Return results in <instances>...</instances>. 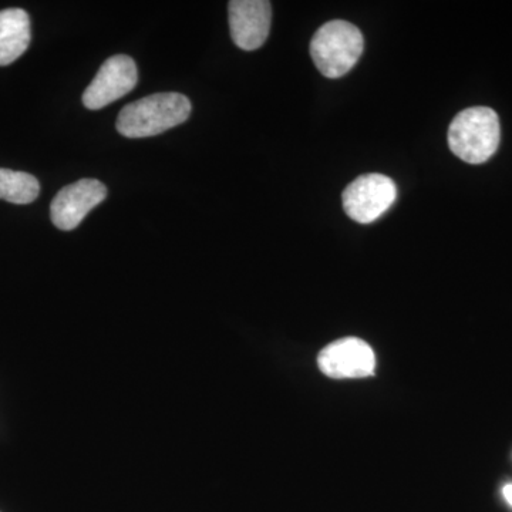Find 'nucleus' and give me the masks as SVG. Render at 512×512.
I'll list each match as a JSON object with an SVG mask.
<instances>
[{"label": "nucleus", "instance_id": "1", "mask_svg": "<svg viewBox=\"0 0 512 512\" xmlns=\"http://www.w3.org/2000/svg\"><path fill=\"white\" fill-rule=\"evenodd\" d=\"M191 110V101L184 94H151L127 104L120 111L116 128L127 138L154 137L185 123Z\"/></svg>", "mask_w": 512, "mask_h": 512}, {"label": "nucleus", "instance_id": "2", "mask_svg": "<svg viewBox=\"0 0 512 512\" xmlns=\"http://www.w3.org/2000/svg\"><path fill=\"white\" fill-rule=\"evenodd\" d=\"M500 119L488 107H470L458 113L448 128V146L468 164H483L500 146Z\"/></svg>", "mask_w": 512, "mask_h": 512}, {"label": "nucleus", "instance_id": "3", "mask_svg": "<svg viewBox=\"0 0 512 512\" xmlns=\"http://www.w3.org/2000/svg\"><path fill=\"white\" fill-rule=\"evenodd\" d=\"M365 47L362 32L345 20H332L318 29L311 42L313 63L329 79H339L355 67Z\"/></svg>", "mask_w": 512, "mask_h": 512}, {"label": "nucleus", "instance_id": "4", "mask_svg": "<svg viewBox=\"0 0 512 512\" xmlns=\"http://www.w3.org/2000/svg\"><path fill=\"white\" fill-rule=\"evenodd\" d=\"M396 197V184L386 175H360L343 192V208L353 221L370 224L392 207Z\"/></svg>", "mask_w": 512, "mask_h": 512}, {"label": "nucleus", "instance_id": "5", "mask_svg": "<svg viewBox=\"0 0 512 512\" xmlns=\"http://www.w3.org/2000/svg\"><path fill=\"white\" fill-rule=\"evenodd\" d=\"M318 366L332 379H363L375 375L376 355L365 340L343 338L320 350Z\"/></svg>", "mask_w": 512, "mask_h": 512}, {"label": "nucleus", "instance_id": "6", "mask_svg": "<svg viewBox=\"0 0 512 512\" xmlns=\"http://www.w3.org/2000/svg\"><path fill=\"white\" fill-rule=\"evenodd\" d=\"M138 72L130 56L117 55L101 64L99 72L83 93L86 109L100 110L136 89Z\"/></svg>", "mask_w": 512, "mask_h": 512}, {"label": "nucleus", "instance_id": "7", "mask_svg": "<svg viewBox=\"0 0 512 512\" xmlns=\"http://www.w3.org/2000/svg\"><path fill=\"white\" fill-rule=\"evenodd\" d=\"M106 185L94 178H82L57 192L50 205L53 225L62 231H73L89 212L106 200Z\"/></svg>", "mask_w": 512, "mask_h": 512}, {"label": "nucleus", "instance_id": "8", "mask_svg": "<svg viewBox=\"0 0 512 512\" xmlns=\"http://www.w3.org/2000/svg\"><path fill=\"white\" fill-rule=\"evenodd\" d=\"M229 30L239 49L264 46L271 32L272 5L268 0H232L228 3Z\"/></svg>", "mask_w": 512, "mask_h": 512}, {"label": "nucleus", "instance_id": "9", "mask_svg": "<svg viewBox=\"0 0 512 512\" xmlns=\"http://www.w3.org/2000/svg\"><path fill=\"white\" fill-rule=\"evenodd\" d=\"M32 40L28 12L19 8L0 12V66H9L28 50Z\"/></svg>", "mask_w": 512, "mask_h": 512}, {"label": "nucleus", "instance_id": "10", "mask_svg": "<svg viewBox=\"0 0 512 512\" xmlns=\"http://www.w3.org/2000/svg\"><path fill=\"white\" fill-rule=\"evenodd\" d=\"M40 184L32 174L0 168V200L32 204L39 197Z\"/></svg>", "mask_w": 512, "mask_h": 512}, {"label": "nucleus", "instance_id": "11", "mask_svg": "<svg viewBox=\"0 0 512 512\" xmlns=\"http://www.w3.org/2000/svg\"><path fill=\"white\" fill-rule=\"evenodd\" d=\"M503 494L505 500H507V503L512 507V484L504 485Z\"/></svg>", "mask_w": 512, "mask_h": 512}]
</instances>
